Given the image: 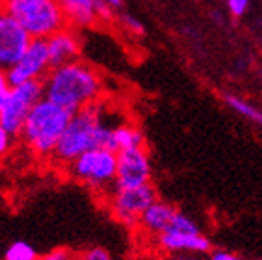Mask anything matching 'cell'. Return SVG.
<instances>
[{
    "label": "cell",
    "mask_w": 262,
    "mask_h": 260,
    "mask_svg": "<svg viewBox=\"0 0 262 260\" xmlns=\"http://www.w3.org/2000/svg\"><path fill=\"white\" fill-rule=\"evenodd\" d=\"M45 97L69 112H78L101 100L102 78L90 63L78 58L52 67L43 80Z\"/></svg>",
    "instance_id": "obj_1"
},
{
    "label": "cell",
    "mask_w": 262,
    "mask_h": 260,
    "mask_svg": "<svg viewBox=\"0 0 262 260\" xmlns=\"http://www.w3.org/2000/svg\"><path fill=\"white\" fill-rule=\"evenodd\" d=\"M104 112L101 100L75 112L56 145L52 158L67 165L86 150L95 147H110L112 130L116 125L108 123Z\"/></svg>",
    "instance_id": "obj_2"
},
{
    "label": "cell",
    "mask_w": 262,
    "mask_h": 260,
    "mask_svg": "<svg viewBox=\"0 0 262 260\" xmlns=\"http://www.w3.org/2000/svg\"><path fill=\"white\" fill-rule=\"evenodd\" d=\"M71 117L73 112L43 97L26 117L25 126L20 130V138L34 155L41 158L52 156Z\"/></svg>",
    "instance_id": "obj_3"
},
{
    "label": "cell",
    "mask_w": 262,
    "mask_h": 260,
    "mask_svg": "<svg viewBox=\"0 0 262 260\" xmlns=\"http://www.w3.org/2000/svg\"><path fill=\"white\" fill-rule=\"evenodd\" d=\"M2 10L32 37H51L69 25L60 0H2Z\"/></svg>",
    "instance_id": "obj_4"
},
{
    "label": "cell",
    "mask_w": 262,
    "mask_h": 260,
    "mask_svg": "<svg viewBox=\"0 0 262 260\" xmlns=\"http://www.w3.org/2000/svg\"><path fill=\"white\" fill-rule=\"evenodd\" d=\"M67 171L80 184L95 191H110L116 186L117 150L110 147H95L82 153L78 158L67 164Z\"/></svg>",
    "instance_id": "obj_5"
},
{
    "label": "cell",
    "mask_w": 262,
    "mask_h": 260,
    "mask_svg": "<svg viewBox=\"0 0 262 260\" xmlns=\"http://www.w3.org/2000/svg\"><path fill=\"white\" fill-rule=\"evenodd\" d=\"M43 97H45L43 80H28L13 85L4 106L0 108V125L13 136H20L28 114Z\"/></svg>",
    "instance_id": "obj_6"
},
{
    "label": "cell",
    "mask_w": 262,
    "mask_h": 260,
    "mask_svg": "<svg viewBox=\"0 0 262 260\" xmlns=\"http://www.w3.org/2000/svg\"><path fill=\"white\" fill-rule=\"evenodd\" d=\"M158 199L152 184L134 186V188H114L108 197L112 215L128 229L140 225L141 214Z\"/></svg>",
    "instance_id": "obj_7"
},
{
    "label": "cell",
    "mask_w": 262,
    "mask_h": 260,
    "mask_svg": "<svg viewBox=\"0 0 262 260\" xmlns=\"http://www.w3.org/2000/svg\"><path fill=\"white\" fill-rule=\"evenodd\" d=\"M51 69L52 65L47 39L34 37L28 49L25 50V54L20 56V60L13 67L6 69V75L11 85H19L28 80H45Z\"/></svg>",
    "instance_id": "obj_8"
},
{
    "label": "cell",
    "mask_w": 262,
    "mask_h": 260,
    "mask_svg": "<svg viewBox=\"0 0 262 260\" xmlns=\"http://www.w3.org/2000/svg\"><path fill=\"white\" fill-rule=\"evenodd\" d=\"M151 158L145 147L117 153V177L114 188H134V186L151 184Z\"/></svg>",
    "instance_id": "obj_9"
},
{
    "label": "cell",
    "mask_w": 262,
    "mask_h": 260,
    "mask_svg": "<svg viewBox=\"0 0 262 260\" xmlns=\"http://www.w3.org/2000/svg\"><path fill=\"white\" fill-rule=\"evenodd\" d=\"M32 37L13 17L0 8V69H10L32 43Z\"/></svg>",
    "instance_id": "obj_10"
},
{
    "label": "cell",
    "mask_w": 262,
    "mask_h": 260,
    "mask_svg": "<svg viewBox=\"0 0 262 260\" xmlns=\"http://www.w3.org/2000/svg\"><path fill=\"white\" fill-rule=\"evenodd\" d=\"M157 245L162 253H199L208 255L212 244L203 232H184V230L167 229L166 232L157 236Z\"/></svg>",
    "instance_id": "obj_11"
},
{
    "label": "cell",
    "mask_w": 262,
    "mask_h": 260,
    "mask_svg": "<svg viewBox=\"0 0 262 260\" xmlns=\"http://www.w3.org/2000/svg\"><path fill=\"white\" fill-rule=\"evenodd\" d=\"M47 45H49V56H51V65L58 67L67 61H73L78 58L80 52V39L75 30L71 28H61L60 32L52 34L47 37Z\"/></svg>",
    "instance_id": "obj_12"
},
{
    "label": "cell",
    "mask_w": 262,
    "mask_h": 260,
    "mask_svg": "<svg viewBox=\"0 0 262 260\" xmlns=\"http://www.w3.org/2000/svg\"><path fill=\"white\" fill-rule=\"evenodd\" d=\"M177 212L179 210H177L173 205H169L166 201L157 199L143 214H141L140 225L138 227H140L143 232H147L149 236H155V238H157L158 234L166 232V230L171 227Z\"/></svg>",
    "instance_id": "obj_13"
},
{
    "label": "cell",
    "mask_w": 262,
    "mask_h": 260,
    "mask_svg": "<svg viewBox=\"0 0 262 260\" xmlns=\"http://www.w3.org/2000/svg\"><path fill=\"white\" fill-rule=\"evenodd\" d=\"M60 4L73 26H91L99 19L97 0H60Z\"/></svg>",
    "instance_id": "obj_14"
},
{
    "label": "cell",
    "mask_w": 262,
    "mask_h": 260,
    "mask_svg": "<svg viewBox=\"0 0 262 260\" xmlns=\"http://www.w3.org/2000/svg\"><path fill=\"white\" fill-rule=\"evenodd\" d=\"M136 147H145V138L138 126L128 125V123H119L114 126L110 138V149L114 150H126L136 149Z\"/></svg>",
    "instance_id": "obj_15"
},
{
    "label": "cell",
    "mask_w": 262,
    "mask_h": 260,
    "mask_svg": "<svg viewBox=\"0 0 262 260\" xmlns=\"http://www.w3.org/2000/svg\"><path fill=\"white\" fill-rule=\"evenodd\" d=\"M225 104L231 108L234 114H238L244 119L251 121L253 125L262 126V110H258L257 106L247 102L246 99L238 95H225Z\"/></svg>",
    "instance_id": "obj_16"
},
{
    "label": "cell",
    "mask_w": 262,
    "mask_h": 260,
    "mask_svg": "<svg viewBox=\"0 0 262 260\" xmlns=\"http://www.w3.org/2000/svg\"><path fill=\"white\" fill-rule=\"evenodd\" d=\"M4 260H39V255L28 242H13L6 249Z\"/></svg>",
    "instance_id": "obj_17"
},
{
    "label": "cell",
    "mask_w": 262,
    "mask_h": 260,
    "mask_svg": "<svg viewBox=\"0 0 262 260\" xmlns=\"http://www.w3.org/2000/svg\"><path fill=\"white\" fill-rule=\"evenodd\" d=\"M119 23H121V26L128 32V34H132V35H143L145 34V26H143V23H141L140 19H136L134 15L121 13V15H119Z\"/></svg>",
    "instance_id": "obj_18"
},
{
    "label": "cell",
    "mask_w": 262,
    "mask_h": 260,
    "mask_svg": "<svg viewBox=\"0 0 262 260\" xmlns=\"http://www.w3.org/2000/svg\"><path fill=\"white\" fill-rule=\"evenodd\" d=\"M78 260H112V256L102 247H90L78 255Z\"/></svg>",
    "instance_id": "obj_19"
},
{
    "label": "cell",
    "mask_w": 262,
    "mask_h": 260,
    "mask_svg": "<svg viewBox=\"0 0 262 260\" xmlns=\"http://www.w3.org/2000/svg\"><path fill=\"white\" fill-rule=\"evenodd\" d=\"M249 2L251 0H225L227 10L232 17H242L247 10H249Z\"/></svg>",
    "instance_id": "obj_20"
},
{
    "label": "cell",
    "mask_w": 262,
    "mask_h": 260,
    "mask_svg": "<svg viewBox=\"0 0 262 260\" xmlns=\"http://www.w3.org/2000/svg\"><path fill=\"white\" fill-rule=\"evenodd\" d=\"M207 260H244V258L229 249H210V253L207 255Z\"/></svg>",
    "instance_id": "obj_21"
},
{
    "label": "cell",
    "mask_w": 262,
    "mask_h": 260,
    "mask_svg": "<svg viewBox=\"0 0 262 260\" xmlns=\"http://www.w3.org/2000/svg\"><path fill=\"white\" fill-rule=\"evenodd\" d=\"M11 143H13V134H11V132H8L4 126L0 125V158L10 153Z\"/></svg>",
    "instance_id": "obj_22"
},
{
    "label": "cell",
    "mask_w": 262,
    "mask_h": 260,
    "mask_svg": "<svg viewBox=\"0 0 262 260\" xmlns=\"http://www.w3.org/2000/svg\"><path fill=\"white\" fill-rule=\"evenodd\" d=\"M13 85L10 84V80H8V75H6V71L0 69V108L4 106L6 99H8V95H10V91Z\"/></svg>",
    "instance_id": "obj_23"
},
{
    "label": "cell",
    "mask_w": 262,
    "mask_h": 260,
    "mask_svg": "<svg viewBox=\"0 0 262 260\" xmlns=\"http://www.w3.org/2000/svg\"><path fill=\"white\" fill-rule=\"evenodd\" d=\"M76 255H73L69 249H54L51 253L43 255L39 260H75Z\"/></svg>",
    "instance_id": "obj_24"
},
{
    "label": "cell",
    "mask_w": 262,
    "mask_h": 260,
    "mask_svg": "<svg viewBox=\"0 0 262 260\" xmlns=\"http://www.w3.org/2000/svg\"><path fill=\"white\" fill-rule=\"evenodd\" d=\"M166 260H207L205 255H199V253H171L167 255Z\"/></svg>",
    "instance_id": "obj_25"
},
{
    "label": "cell",
    "mask_w": 262,
    "mask_h": 260,
    "mask_svg": "<svg viewBox=\"0 0 262 260\" xmlns=\"http://www.w3.org/2000/svg\"><path fill=\"white\" fill-rule=\"evenodd\" d=\"M99 2H104V4H108L110 8H114L116 11L123 8V0H99Z\"/></svg>",
    "instance_id": "obj_26"
},
{
    "label": "cell",
    "mask_w": 262,
    "mask_h": 260,
    "mask_svg": "<svg viewBox=\"0 0 262 260\" xmlns=\"http://www.w3.org/2000/svg\"><path fill=\"white\" fill-rule=\"evenodd\" d=\"M0 8H2V0H0Z\"/></svg>",
    "instance_id": "obj_27"
},
{
    "label": "cell",
    "mask_w": 262,
    "mask_h": 260,
    "mask_svg": "<svg viewBox=\"0 0 262 260\" xmlns=\"http://www.w3.org/2000/svg\"><path fill=\"white\" fill-rule=\"evenodd\" d=\"M75 260H78V256H75Z\"/></svg>",
    "instance_id": "obj_28"
}]
</instances>
